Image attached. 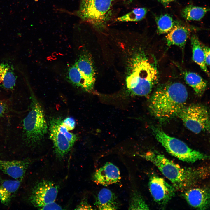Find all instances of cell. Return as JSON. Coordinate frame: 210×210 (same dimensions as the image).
Returning <instances> with one entry per match:
<instances>
[{
    "label": "cell",
    "mask_w": 210,
    "mask_h": 210,
    "mask_svg": "<svg viewBox=\"0 0 210 210\" xmlns=\"http://www.w3.org/2000/svg\"><path fill=\"white\" fill-rule=\"evenodd\" d=\"M188 96L187 89L178 82H169L158 87L150 99L149 107L153 116L166 120L178 115L186 106Z\"/></svg>",
    "instance_id": "6da1fadb"
},
{
    "label": "cell",
    "mask_w": 210,
    "mask_h": 210,
    "mask_svg": "<svg viewBox=\"0 0 210 210\" xmlns=\"http://www.w3.org/2000/svg\"><path fill=\"white\" fill-rule=\"evenodd\" d=\"M132 56L125 79L127 88L134 95H147L158 82L157 68L142 52Z\"/></svg>",
    "instance_id": "7a4b0ae2"
},
{
    "label": "cell",
    "mask_w": 210,
    "mask_h": 210,
    "mask_svg": "<svg viewBox=\"0 0 210 210\" xmlns=\"http://www.w3.org/2000/svg\"><path fill=\"white\" fill-rule=\"evenodd\" d=\"M140 156L154 164L176 190L189 188L205 176L203 168L182 167L157 152L150 151Z\"/></svg>",
    "instance_id": "3957f363"
},
{
    "label": "cell",
    "mask_w": 210,
    "mask_h": 210,
    "mask_svg": "<svg viewBox=\"0 0 210 210\" xmlns=\"http://www.w3.org/2000/svg\"><path fill=\"white\" fill-rule=\"evenodd\" d=\"M119 0H81L79 14L97 29L102 31L113 19Z\"/></svg>",
    "instance_id": "277c9868"
},
{
    "label": "cell",
    "mask_w": 210,
    "mask_h": 210,
    "mask_svg": "<svg viewBox=\"0 0 210 210\" xmlns=\"http://www.w3.org/2000/svg\"><path fill=\"white\" fill-rule=\"evenodd\" d=\"M23 129L25 139L30 146L39 143L47 132L43 110L33 97L32 98L30 111L23 121Z\"/></svg>",
    "instance_id": "5b68a950"
},
{
    "label": "cell",
    "mask_w": 210,
    "mask_h": 210,
    "mask_svg": "<svg viewBox=\"0 0 210 210\" xmlns=\"http://www.w3.org/2000/svg\"><path fill=\"white\" fill-rule=\"evenodd\" d=\"M153 131L157 140L166 151L181 160L194 163L209 158L207 155L191 148L183 141L168 135L160 128L154 127Z\"/></svg>",
    "instance_id": "8992f818"
},
{
    "label": "cell",
    "mask_w": 210,
    "mask_h": 210,
    "mask_svg": "<svg viewBox=\"0 0 210 210\" xmlns=\"http://www.w3.org/2000/svg\"><path fill=\"white\" fill-rule=\"evenodd\" d=\"M177 116L185 126L194 133L209 132V113L207 108L203 105L197 104L186 106Z\"/></svg>",
    "instance_id": "52a82bcc"
},
{
    "label": "cell",
    "mask_w": 210,
    "mask_h": 210,
    "mask_svg": "<svg viewBox=\"0 0 210 210\" xmlns=\"http://www.w3.org/2000/svg\"><path fill=\"white\" fill-rule=\"evenodd\" d=\"M58 192L57 187L53 182L48 180H42L35 185L29 200L34 206L39 208L55 202Z\"/></svg>",
    "instance_id": "ba28073f"
},
{
    "label": "cell",
    "mask_w": 210,
    "mask_h": 210,
    "mask_svg": "<svg viewBox=\"0 0 210 210\" xmlns=\"http://www.w3.org/2000/svg\"><path fill=\"white\" fill-rule=\"evenodd\" d=\"M150 192L154 200L159 204L166 205L174 196L176 189L164 179L155 175L149 179Z\"/></svg>",
    "instance_id": "9c48e42d"
},
{
    "label": "cell",
    "mask_w": 210,
    "mask_h": 210,
    "mask_svg": "<svg viewBox=\"0 0 210 210\" xmlns=\"http://www.w3.org/2000/svg\"><path fill=\"white\" fill-rule=\"evenodd\" d=\"M80 71L83 80L82 89L86 91L93 89L96 80L94 64L90 55L83 50L74 64Z\"/></svg>",
    "instance_id": "30bf717a"
},
{
    "label": "cell",
    "mask_w": 210,
    "mask_h": 210,
    "mask_svg": "<svg viewBox=\"0 0 210 210\" xmlns=\"http://www.w3.org/2000/svg\"><path fill=\"white\" fill-rule=\"evenodd\" d=\"M50 137L52 141L55 153L60 158H63L73 146L66 136L58 129L56 118H51L49 121Z\"/></svg>",
    "instance_id": "8fae6325"
},
{
    "label": "cell",
    "mask_w": 210,
    "mask_h": 210,
    "mask_svg": "<svg viewBox=\"0 0 210 210\" xmlns=\"http://www.w3.org/2000/svg\"><path fill=\"white\" fill-rule=\"evenodd\" d=\"M120 179L118 168L109 162L97 170L92 176V180L94 182L104 186L117 183Z\"/></svg>",
    "instance_id": "7c38bea8"
},
{
    "label": "cell",
    "mask_w": 210,
    "mask_h": 210,
    "mask_svg": "<svg viewBox=\"0 0 210 210\" xmlns=\"http://www.w3.org/2000/svg\"><path fill=\"white\" fill-rule=\"evenodd\" d=\"M184 198L191 206L196 209L205 210L209 206V190L203 188L189 189L183 195Z\"/></svg>",
    "instance_id": "4fadbf2b"
},
{
    "label": "cell",
    "mask_w": 210,
    "mask_h": 210,
    "mask_svg": "<svg viewBox=\"0 0 210 210\" xmlns=\"http://www.w3.org/2000/svg\"><path fill=\"white\" fill-rule=\"evenodd\" d=\"M30 163L28 160L6 161L0 159V170L15 179L22 180Z\"/></svg>",
    "instance_id": "5bb4252c"
},
{
    "label": "cell",
    "mask_w": 210,
    "mask_h": 210,
    "mask_svg": "<svg viewBox=\"0 0 210 210\" xmlns=\"http://www.w3.org/2000/svg\"><path fill=\"white\" fill-rule=\"evenodd\" d=\"M190 33L187 27L179 24L175 26L166 36L167 46L176 45L183 50Z\"/></svg>",
    "instance_id": "9a60e30c"
},
{
    "label": "cell",
    "mask_w": 210,
    "mask_h": 210,
    "mask_svg": "<svg viewBox=\"0 0 210 210\" xmlns=\"http://www.w3.org/2000/svg\"><path fill=\"white\" fill-rule=\"evenodd\" d=\"M95 205L98 209L116 210L119 204L115 195L110 190L103 188L99 192L96 198Z\"/></svg>",
    "instance_id": "2e32d148"
},
{
    "label": "cell",
    "mask_w": 210,
    "mask_h": 210,
    "mask_svg": "<svg viewBox=\"0 0 210 210\" xmlns=\"http://www.w3.org/2000/svg\"><path fill=\"white\" fill-rule=\"evenodd\" d=\"M21 180H14L3 179L0 177L1 201L5 205H8L12 197L20 187Z\"/></svg>",
    "instance_id": "e0dca14e"
},
{
    "label": "cell",
    "mask_w": 210,
    "mask_h": 210,
    "mask_svg": "<svg viewBox=\"0 0 210 210\" xmlns=\"http://www.w3.org/2000/svg\"><path fill=\"white\" fill-rule=\"evenodd\" d=\"M16 79L13 65L6 62L0 64V86L7 89H13Z\"/></svg>",
    "instance_id": "ac0fdd59"
},
{
    "label": "cell",
    "mask_w": 210,
    "mask_h": 210,
    "mask_svg": "<svg viewBox=\"0 0 210 210\" xmlns=\"http://www.w3.org/2000/svg\"><path fill=\"white\" fill-rule=\"evenodd\" d=\"M183 74L186 83L193 89L195 94L198 96H202L207 87L206 80L193 72L183 71Z\"/></svg>",
    "instance_id": "d6986e66"
},
{
    "label": "cell",
    "mask_w": 210,
    "mask_h": 210,
    "mask_svg": "<svg viewBox=\"0 0 210 210\" xmlns=\"http://www.w3.org/2000/svg\"><path fill=\"white\" fill-rule=\"evenodd\" d=\"M191 41L192 50V59L193 61L199 65L203 71L209 76V73L205 63L204 52L202 43L198 37L195 34L192 35Z\"/></svg>",
    "instance_id": "ffe728a7"
},
{
    "label": "cell",
    "mask_w": 210,
    "mask_h": 210,
    "mask_svg": "<svg viewBox=\"0 0 210 210\" xmlns=\"http://www.w3.org/2000/svg\"><path fill=\"white\" fill-rule=\"evenodd\" d=\"M209 10L207 7L188 5L182 10V17L188 21H199L201 19Z\"/></svg>",
    "instance_id": "44dd1931"
},
{
    "label": "cell",
    "mask_w": 210,
    "mask_h": 210,
    "mask_svg": "<svg viewBox=\"0 0 210 210\" xmlns=\"http://www.w3.org/2000/svg\"><path fill=\"white\" fill-rule=\"evenodd\" d=\"M155 20L157 32L159 34L168 33L175 26L179 24L168 14L157 16L156 17Z\"/></svg>",
    "instance_id": "7402d4cb"
},
{
    "label": "cell",
    "mask_w": 210,
    "mask_h": 210,
    "mask_svg": "<svg viewBox=\"0 0 210 210\" xmlns=\"http://www.w3.org/2000/svg\"><path fill=\"white\" fill-rule=\"evenodd\" d=\"M147 12L148 10L146 8H137L123 15L116 18L114 21L118 22L139 21L145 18Z\"/></svg>",
    "instance_id": "603a6c76"
},
{
    "label": "cell",
    "mask_w": 210,
    "mask_h": 210,
    "mask_svg": "<svg viewBox=\"0 0 210 210\" xmlns=\"http://www.w3.org/2000/svg\"><path fill=\"white\" fill-rule=\"evenodd\" d=\"M67 77L70 83L73 85L83 88V77L80 71L75 64L70 66L68 69Z\"/></svg>",
    "instance_id": "cb8c5ba5"
},
{
    "label": "cell",
    "mask_w": 210,
    "mask_h": 210,
    "mask_svg": "<svg viewBox=\"0 0 210 210\" xmlns=\"http://www.w3.org/2000/svg\"><path fill=\"white\" fill-rule=\"evenodd\" d=\"M129 209L148 210L149 207L142 196L136 190L134 191L131 195Z\"/></svg>",
    "instance_id": "d4e9b609"
},
{
    "label": "cell",
    "mask_w": 210,
    "mask_h": 210,
    "mask_svg": "<svg viewBox=\"0 0 210 210\" xmlns=\"http://www.w3.org/2000/svg\"><path fill=\"white\" fill-rule=\"evenodd\" d=\"M62 120L60 118H56V121L58 130L66 136L71 145L73 146L77 140L78 137L75 134L70 132L67 128L62 124Z\"/></svg>",
    "instance_id": "484cf974"
},
{
    "label": "cell",
    "mask_w": 210,
    "mask_h": 210,
    "mask_svg": "<svg viewBox=\"0 0 210 210\" xmlns=\"http://www.w3.org/2000/svg\"><path fill=\"white\" fill-rule=\"evenodd\" d=\"M62 123L69 131L74 129L76 125L75 121L71 117H68L62 120Z\"/></svg>",
    "instance_id": "4316f807"
},
{
    "label": "cell",
    "mask_w": 210,
    "mask_h": 210,
    "mask_svg": "<svg viewBox=\"0 0 210 210\" xmlns=\"http://www.w3.org/2000/svg\"><path fill=\"white\" fill-rule=\"evenodd\" d=\"M93 209L92 206L88 203L87 199L85 198L83 199L75 209L76 210H92Z\"/></svg>",
    "instance_id": "83f0119b"
},
{
    "label": "cell",
    "mask_w": 210,
    "mask_h": 210,
    "mask_svg": "<svg viewBox=\"0 0 210 210\" xmlns=\"http://www.w3.org/2000/svg\"><path fill=\"white\" fill-rule=\"evenodd\" d=\"M41 210H61L62 207L55 202L46 204L40 208Z\"/></svg>",
    "instance_id": "f1b7e54d"
},
{
    "label": "cell",
    "mask_w": 210,
    "mask_h": 210,
    "mask_svg": "<svg viewBox=\"0 0 210 210\" xmlns=\"http://www.w3.org/2000/svg\"><path fill=\"white\" fill-rule=\"evenodd\" d=\"M202 46L203 50L205 64L206 66L210 65V49L209 47L202 43Z\"/></svg>",
    "instance_id": "f546056e"
},
{
    "label": "cell",
    "mask_w": 210,
    "mask_h": 210,
    "mask_svg": "<svg viewBox=\"0 0 210 210\" xmlns=\"http://www.w3.org/2000/svg\"><path fill=\"white\" fill-rule=\"evenodd\" d=\"M164 6H166L175 0H158Z\"/></svg>",
    "instance_id": "4dcf8cb0"
},
{
    "label": "cell",
    "mask_w": 210,
    "mask_h": 210,
    "mask_svg": "<svg viewBox=\"0 0 210 210\" xmlns=\"http://www.w3.org/2000/svg\"><path fill=\"white\" fill-rule=\"evenodd\" d=\"M133 0H124V2L127 4L131 3Z\"/></svg>",
    "instance_id": "1f68e13d"
},
{
    "label": "cell",
    "mask_w": 210,
    "mask_h": 210,
    "mask_svg": "<svg viewBox=\"0 0 210 210\" xmlns=\"http://www.w3.org/2000/svg\"><path fill=\"white\" fill-rule=\"evenodd\" d=\"M1 196L0 194V200H1Z\"/></svg>",
    "instance_id": "d6a6232c"
}]
</instances>
